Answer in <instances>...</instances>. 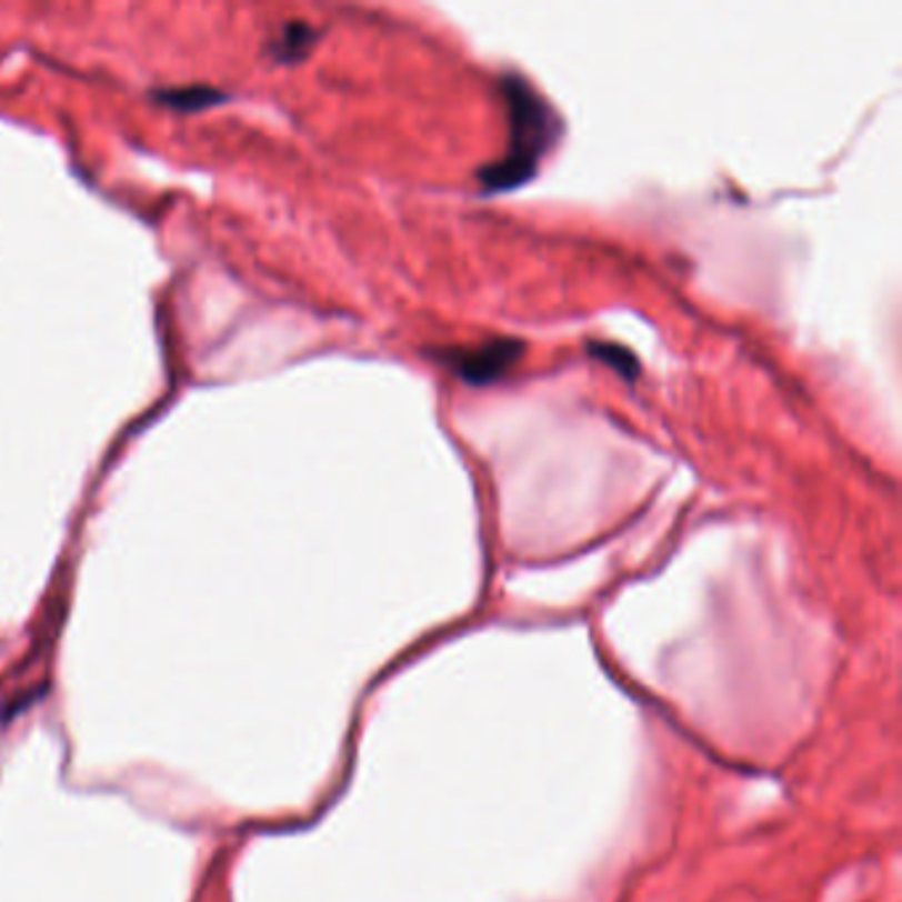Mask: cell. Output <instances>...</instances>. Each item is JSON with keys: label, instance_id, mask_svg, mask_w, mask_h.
I'll list each match as a JSON object with an SVG mask.
<instances>
[{"label": "cell", "instance_id": "obj_4", "mask_svg": "<svg viewBox=\"0 0 902 902\" xmlns=\"http://www.w3.org/2000/svg\"><path fill=\"white\" fill-rule=\"evenodd\" d=\"M588 350H591V355L599 358L601 363L612 365L614 371H620L624 379H635L638 371H641L638 358L628 350V347H620L612 342H593V344H588Z\"/></svg>", "mask_w": 902, "mask_h": 902}, {"label": "cell", "instance_id": "obj_2", "mask_svg": "<svg viewBox=\"0 0 902 902\" xmlns=\"http://www.w3.org/2000/svg\"><path fill=\"white\" fill-rule=\"evenodd\" d=\"M524 352V342L513 337H495L490 342L474 347H453V350H440L437 358L440 363L453 368L455 377H461L467 384L484 387L492 381L503 379L513 365L519 363Z\"/></svg>", "mask_w": 902, "mask_h": 902}, {"label": "cell", "instance_id": "obj_1", "mask_svg": "<svg viewBox=\"0 0 902 902\" xmlns=\"http://www.w3.org/2000/svg\"><path fill=\"white\" fill-rule=\"evenodd\" d=\"M503 96L509 103L511 124L509 151L477 172L488 191H511L527 183L561 133V122L553 109L519 74L503 78Z\"/></svg>", "mask_w": 902, "mask_h": 902}, {"label": "cell", "instance_id": "obj_5", "mask_svg": "<svg viewBox=\"0 0 902 902\" xmlns=\"http://www.w3.org/2000/svg\"><path fill=\"white\" fill-rule=\"evenodd\" d=\"M312 40H315V32H312L308 24L304 22L289 24L279 40V59L283 61L302 59L304 53H308V48L312 46Z\"/></svg>", "mask_w": 902, "mask_h": 902}, {"label": "cell", "instance_id": "obj_3", "mask_svg": "<svg viewBox=\"0 0 902 902\" xmlns=\"http://www.w3.org/2000/svg\"><path fill=\"white\" fill-rule=\"evenodd\" d=\"M157 101H162L164 107L176 109V112H201V109H210V107H214V103L225 101V96L214 88L193 86V88L162 90V93H157Z\"/></svg>", "mask_w": 902, "mask_h": 902}]
</instances>
